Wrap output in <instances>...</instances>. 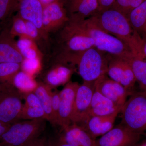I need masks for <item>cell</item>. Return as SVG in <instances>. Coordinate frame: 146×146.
I'll list each match as a JSON object with an SVG mask.
<instances>
[{
    "instance_id": "cell-1",
    "label": "cell",
    "mask_w": 146,
    "mask_h": 146,
    "mask_svg": "<svg viewBox=\"0 0 146 146\" xmlns=\"http://www.w3.org/2000/svg\"><path fill=\"white\" fill-rule=\"evenodd\" d=\"M91 18L102 29L127 45L137 55H142L143 38L133 29L127 16L113 9L98 12Z\"/></svg>"
},
{
    "instance_id": "cell-2",
    "label": "cell",
    "mask_w": 146,
    "mask_h": 146,
    "mask_svg": "<svg viewBox=\"0 0 146 146\" xmlns=\"http://www.w3.org/2000/svg\"><path fill=\"white\" fill-rule=\"evenodd\" d=\"M72 22L93 39L95 47L100 51L126 60L136 55L127 45L103 30L91 18L83 21Z\"/></svg>"
},
{
    "instance_id": "cell-3",
    "label": "cell",
    "mask_w": 146,
    "mask_h": 146,
    "mask_svg": "<svg viewBox=\"0 0 146 146\" xmlns=\"http://www.w3.org/2000/svg\"><path fill=\"white\" fill-rule=\"evenodd\" d=\"M46 120L44 119L18 121L0 137L4 146H23L39 137L45 130Z\"/></svg>"
},
{
    "instance_id": "cell-4",
    "label": "cell",
    "mask_w": 146,
    "mask_h": 146,
    "mask_svg": "<svg viewBox=\"0 0 146 146\" xmlns=\"http://www.w3.org/2000/svg\"><path fill=\"white\" fill-rule=\"evenodd\" d=\"M61 39L65 51L61 63L65 64L72 63L84 52L95 47L93 39L72 21L64 26Z\"/></svg>"
},
{
    "instance_id": "cell-5",
    "label": "cell",
    "mask_w": 146,
    "mask_h": 146,
    "mask_svg": "<svg viewBox=\"0 0 146 146\" xmlns=\"http://www.w3.org/2000/svg\"><path fill=\"white\" fill-rule=\"evenodd\" d=\"M121 112V124L140 135L146 133V91L131 94Z\"/></svg>"
},
{
    "instance_id": "cell-6",
    "label": "cell",
    "mask_w": 146,
    "mask_h": 146,
    "mask_svg": "<svg viewBox=\"0 0 146 146\" xmlns=\"http://www.w3.org/2000/svg\"><path fill=\"white\" fill-rule=\"evenodd\" d=\"M108 60L104 53L93 47L84 52L76 58L78 73L84 82H95L101 76L107 74Z\"/></svg>"
},
{
    "instance_id": "cell-7",
    "label": "cell",
    "mask_w": 146,
    "mask_h": 146,
    "mask_svg": "<svg viewBox=\"0 0 146 146\" xmlns=\"http://www.w3.org/2000/svg\"><path fill=\"white\" fill-rule=\"evenodd\" d=\"M21 98L12 84L0 91V121L11 125L20 120L23 106Z\"/></svg>"
},
{
    "instance_id": "cell-8",
    "label": "cell",
    "mask_w": 146,
    "mask_h": 146,
    "mask_svg": "<svg viewBox=\"0 0 146 146\" xmlns=\"http://www.w3.org/2000/svg\"><path fill=\"white\" fill-rule=\"evenodd\" d=\"M95 90V82H84L82 85H79L77 90L72 112V123H82L89 117L91 102Z\"/></svg>"
},
{
    "instance_id": "cell-9",
    "label": "cell",
    "mask_w": 146,
    "mask_h": 146,
    "mask_svg": "<svg viewBox=\"0 0 146 146\" xmlns=\"http://www.w3.org/2000/svg\"><path fill=\"white\" fill-rule=\"evenodd\" d=\"M107 74L110 78L121 84L131 93L136 82L130 65L126 60L108 55Z\"/></svg>"
},
{
    "instance_id": "cell-10",
    "label": "cell",
    "mask_w": 146,
    "mask_h": 146,
    "mask_svg": "<svg viewBox=\"0 0 146 146\" xmlns=\"http://www.w3.org/2000/svg\"><path fill=\"white\" fill-rule=\"evenodd\" d=\"M141 135L120 124L96 139L95 146H134Z\"/></svg>"
},
{
    "instance_id": "cell-11",
    "label": "cell",
    "mask_w": 146,
    "mask_h": 146,
    "mask_svg": "<svg viewBox=\"0 0 146 146\" xmlns=\"http://www.w3.org/2000/svg\"><path fill=\"white\" fill-rule=\"evenodd\" d=\"M95 89L122 108L131 93L121 84L107 76H101L95 82Z\"/></svg>"
},
{
    "instance_id": "cell-12",
    "label": "cell",
    "mask_w": 146,
    "mask_h": 146,
    "mask_svg": "<svg viewBox=\"0 0 146 146\" xmlns=\"http://www.w3.org/2000/svg\"><path fill=\"white\" fill-rule=\"evenodd\" d=\"M69 21L68 13L63 2H56L44 7L42 23L47 34L61 28Z\"/></svg>"
},
{
    "instance_id": "cell-13",
    "label": "cell",
    "mask_w": 146,
    "mask_h": 146,
    "mask_svg": "<svg viewBox=\"0 0 146 146\" xmlns=\"http://www.w3.org/2000/svg\"><path fill=\"white\" fill-rule=\"evenodd\" d=\"M79 85L78 82H69L60 92L58 125L63 129L71 125L76 94Z\"/></svg>"
},
{
    "instance_id": "cell-14",
    "label": "cell",
    "mask_w": 146,
    "mask_h": 146,
    "mask_svg": "<svg viewBox=\"0 0 146 146\" xmlns=\"http://www.w3.org/2000/svg\"><path fill=\"white\" fill-rule=\"evenodd\" d=\"M44 6L39 0H20L17 14L25 21L34 24L40 31L43 38L47 39L48 35L42 23Z\"/></svg>"
},
{
    "instance_id": "cell-15",
    "label": "cell",
    "mask_w": 146,
    "mask_h": 146,
    "mask_svg": "<svg viewBox=\"0 0 146 146\" xmlns=\"http://www.w3.org/2000/svg\"><path fill=\"white\" fill-rule=\"evenodd\" d=\"M65 6L69 21H83L98 12V0H66Z\"/></svg>"
},
{
    "instance_id": "cell-16",
    "label": "cell",
    "mask_w": 146,
    "mask_h": 146,
    "mask_svg": "<svg viewBox=\"0 0 146 146\" xmlns=\"http://www.w3.org/2000/svg\"><path fill=\"white\" fill-rule=\"evenodd\" d=\"M120 112L117 111L106 116H90L82 125H79L96 140L97 137L104 135L114 127L115 120Z\"/></svg>"
},
{
    "instance_id": "cell-17",
    "label": "cell",
    "mask_w": 146,
    "mask_h": 146,
    "mask_svg": "<svg viewBox=\"0 0 146 146\" xmlns=\"http://www.w3.org/2000/svg\"><path fill=\"white\" fill-rule=\"evenodd\" d=\"M23 59L9 30L1 31L0 33V63H21Z\"/></svg>"
},
{
    "instance_id": "cell-18",
    "label": "cell",
    "mask_w": 146,
    "mask_h": 146,
    "mask_svg": "<svg viewBox=\"0 0 146 146\" xmlns=\"http://www.w3.org/2000/svg\"><path fill=\"white\" fill-rule=\"evenodd\" d=\"M121 107L95 89L91 102L89 116L111 115L117 111L121 112Z\"/></svg>"
},
{
    "instance_id": "cell-19",
    "label": "cell",
    "mask_w": 146,
    "mask_h": 146,
    "mask_svg": "<svg viewBox=\"0 0 146 146\" xmlns=\"http://www.w3.org/2000/svg\"><path fill=\"white\" fill-rule=\"evenodd\" d=\"M63 130L62 135L70 146H95L96 140L78 125L72 124Z\"/></svg>"
},
{
    "instance_id": "cell-20",
    "label": "cell",
    "mask_w": 146,
    "mask_h": 146,
    "mask_svg": "<svg viewBox=\"0 0 146 146\" xmlns=\"http://www.w3.org/2000/svg\"><path fill=\"white\" fill-rule=\"evenodd\" d=\"M25 103L23 104L19 119H46L44 112L39 99L34 92L23 94ZM47 121V120H46Z\"/></svg>"
},
{
    "instance_id": "cell-21",
    "label": "cell",
    "mask_w": 146,
    "mask_h": 146,
    "mask_svg": "<svg viewBox=\"0 0 146 146\" xmlns=\"http://www.w3.org/2000/svg\"><path fill=\"white\" fill-rule=\"evenodd\" d=\"M73 70L71 68L61 63L56 65L47 73L46 81L47 85L54 87L68 83Z\"/></svg>"
},
{
    "instance_id": "cell-22",
    "label": "cell",
    "mask_w": 146,
    "mask_h": 146,
    "mask_svg": "<svg viewBox=\"0 0 146 146\" xmlns=\"http://www.w3.org/2000/svg\"><path fill=\"white\" fill-rule=\"evenodd\" d=\"M51 88L46 84L39 82L34 93L40 102L46 120L52 124L56 125L52 108Z\"/></svg>"
},
{
    "instance_id": "cell-23",
    "label": "cell",
    "mask_w": 146,
    "mask_h": 146,
    "mask_svg": "<svg viewBox=\"0 0 146 146\" xmlns=\"http://www.w3.org/2000/svg\"><path fill=\"white\" fill-rule=\"evenodd\" d=\"M127 18L133 29L142 38L146 29V0L132 10Z\"/></svg>"
},
{
    "instance_id": "cell-24",
    "label": "cell",
    "mask_w": 146,
    "mask_h": 146,
    "mask_svg": "<svg viewBox=\"0 0 146 146\" xmlns=\"http://www.w3.org/2000/svg\"><path fill=\"white\" fill-rule=\"evenodd\" d=\"M12 84L21 94H23L34 92L38 82L33 76L21 70L14 76Z\"/></svg>"
},
{
    "instance_id": "cell-25",
    "label": "cell",
    "mask_w": 146,
    "mask_h": 146,
    "mask_svg": "<svg viewBox=\"0 0 146 146\" xmlns=\"http://www.w3.org/2000/svg\"><path fill=\"white\" fill-rule=\"evenodd\" d=\"M126 61L130 65L140 88L146 91V58L135 55Z\"/></svg>"
},
{
    "instance_id": "cell-26",
    "label": "cell",
    "mask_w": 146,
    "mask_h": 146,
    "mask_svg": "<svg viewBox=\"0 0 146 146\" xmlns=\"http://www.w3.org/2000/svg\"><path fill=\"white\" fill-rule=\"evenodd\" d=\"M21 70V63H0V83L12 85L14 76Z\"/></svg>"
},
{
    "instance_id": "cell-27",
    "label": "cell",
    "mask_w": 146,
    "mask_h": 146,
    "mask_svg": "<svg viewBox=\"0 0 146 146\" xmlns=\"http://www.w3.org/2000/svg\"><path fill=\"white\" fill-rule=\"evenodd\" d=\"M145 0H115L111 8L117 10L128 16L132 10Z\"/></svg>"
},
{
    "instance_id": "cell-28",
    "label": "cell",
    "mask_w": 146,
    "mask_h": 146,
    "mask_svg": "<svg viewBox=\"0 0 146 146\" xmlns=\"http://www.w3.org/2000/svg\"><path fill=\"white\" fill-rule=\"evenodd\" d=\"M20 0H0V21H5L18 10Z\"/></svg>"
},
{
    "instance_id": "cell-29",
    "label": "cell",
    "mask_w": 146,
    "mask_h": 146,
    "mask_svg": "<svg viewBox=\"0 0 146 146\" xmlns=\"http://www.w3.org/2000/svg\"><path fill=\"white\" fill-rule=\"evenodd\" d=\"M9 33L12 37L26 36V21L18 14L13 17L12 24L9 30Z\"/></svg>"
},
{
    "instance_id": "cell-30",
    "label": "cell",
    "mask_w": 146,
    "mask_h": 146,
    "mask_svg": "<svg viewBox=\"0 0 146 146\" xmlns=\"http://www.w3.org/2000/svg\"><path fill=\"white\" fill-rule=\"evenodd\" d=\"M21 70L32 76L38 72L41 68L40 57L24 58L21 63Z\"/></svg>"
},
{
    "instance_id": "cell-31",
    "label": "cell",
    "mask_w": 146,
    "mask_h": 146,
    "mask_svg": "<svg viewBox=\"0 0 146 146\" xmlns=\"http://www.w3.org/2000/svg\"><path fill=\"white\" fill-rule=\"evenodd\" d=\"M26 21V36L32 39L34 42L38 41L42 37V34L37 27L31 22Z\"/></svg>"
},
{
    "instance_id": "cell-32",
    "label": "cell",
    "mask_w": 146,
    "mask_h": 146,
    "mask_svg": "<svg viewBox=\"0 0 146 146\" xmlns=\"http://www.w3.org/2000/svg\"><path fill=\"white\" fill-rule=\"evenodd\" d=\"M52 108L56 125H58V111L60 104V92H52Z\"/></svg>"
},
{
    "instance_id": "cell-33",
    "label": "cell",
    "mask_w": 146,
    "mask_h": 146,
    "mask_svg": "<svg viewBox=\"0 0 146 146\" xmlns=\"http://www.w3.org/2000/svg\"><path fill=\"white\" fill-rule=\"evenodd\" d=\"M98 12L104 11L112 8L115 0H98Z\"/></svg>"
},
{
    "instance_id": "cell-34",
    "label": "cell",
    "mask_w": 146,
    "mask_h": 146,
    "mask_svg": "<svg viewBox=\"0 0 146 146\" xmlns=\"http://www.w3.org/2000/svg\"><path fill=\"white\" fill-rule=\"evenodd\" d=\"M23 146H48L44 139L39 137Z\"/></svg>"
},
{
    "instance_id": "cell-35",
    "label": "cell",
    "mask_w": 146,
    "mask_h": 146,
    "mask_svg": "<svg viewBox=\"0 0 146 146\" xmlns=\"http://www.w3.org/2000/svg\"><path fill=\"white\" fill-rule=\"evenodd\" d=\"M11 125L0 121V137L8 129Z\"/></svg>"
},
{
    "instance_id": "cell-36",
    "label": "cell",
    "mask_w": 146,
    "mask_h": 146,
    "mask_svg": "<svg viewBox=\"0 0 146 146\" xmlns=\"http://www.w3.org/2000/svg\"><path fill=\"white\" fill-rule=\"evenodd\" d=\"M141 54L144 58H146V39H143L141 47Z\"/></svg>"
},
{
    "instance_id": "cell-37",
    "label": "cell",
    "mask_w": 146,
    "mask_h": 146,
    "mask_svg": "<svg viewBox=\"0 0 146 146\" xmlns=\"http://www.w3.org/2000/svg\"><path fill=\"white\" fill-rule=\"evenodd\" d=\"M55 146H70L65 141L63 135H61Z\"/></svg>"
},
{
    "instance_id": "cell-38",
    "label": "cell",
    "mask_w": 146,
    "mask_h": 146,
    "mask_svg": "<svg viewBox=\"0 0 146 146\" xmlns=\"http://www.w3.org/2000/svg\"><path fill=\"white\" fill-rule=\"evenodd\" d=\"M9 84H1L0 83V91L3 90L5 88H6L9 85Z\"/></svg>"
},
{
    "instance_id": "cell-39",
    "label": "cell",
    "mask_w": 146,
    "mask_h": 146,
    "mask_svg": "<svg viewBox=\"0 0 146 146\" xmlns=\"http://www.w3.org/2000/svg\"><path fill=\"white\" fill-rule=\"evenodd\" d=\"M142 38L143 39H146V29L145 31V33H144L143 35L142 36Z\"/></svg>"
},
{
    "instance_id": "cell-40",
    "label": "cell",
    "mask_w": 146,
    "mask_h": 146,
    "mask_svg": "<svg viewBox=\"0 0 146 146\" xmlns=\"http://www.w3.org/2000/svg\"><path fill=\"white\" fill-rule=\"evenodd\" d=\"M141 146H146V142L145 143L143 144V145H141Z\"/></svg>"
},
{
    "instance_id": "cell-41",
    "label": "cell",
    "mask_w": 146,
    "mask_h": 146,
    "mask_svg": "<svg viewBox=\"0 0 146 146\" xmlns=\"http://www.w3.org/2000/svg\"><path fill=\"white\" fill-rule=\"evenodd\" d=\"M2 29L1 28V26H0V33H1V31Z\"/></svg>"
},
{
    "instance_id": "cell-42",
    "label": "cell",
    "mask_w": 146,
    "mask_h": 146,
    "mask_svg": "<svg viewBox=\"0 0 146 146\" xmlns=\"http://www.w3.org/2000/svg\"><path fill=\"white\" fill-rule=\"evenodd\" d=\"M0 146H4L3 145H2L0 143Z\"/></svg>"
}]
</instances>
